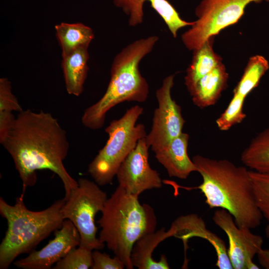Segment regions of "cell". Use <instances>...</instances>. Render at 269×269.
Here are the masks:
<instances>
[{
	"mask_svg": "<svg viewBox=\"0 0 269 269\" xmlns=\"http://www.w3.org/2000/svg\"><path fill=\"white\" fill-rule=\"evenodd\" d=\"M189 136L182 132L166 144L154 151L157 161L166 170L169 176L186 179L197 169L188 156Z\"/></svg>",
	"mask_w": 269,
	"mask_h": 269,
	"instance_id": "15",
	"label": "cell"
},
{
	"mask_svg": "<svg viewBox=\"0 0 269 269\" xmlns=\"http://www.w3.org/2000/svg\"><path fill=\"white\" fill-rule=\"evenodd\" d=\"M149 147L145 137L140 139L116 174L118 186L133 195L139 196L145 190L162 187L159 173L148 162Z\"/></svg>",
	"mask_w": 269,
	"mask_h": 269,
	"instance_id": "11",
	"label": "cell"
},
{
	"mask_svg": "<svg viewBox=\"0 0 269 269\" xmlns=\"http://www.w3.org/2000/svg\"><path fill=\"white\" fill-rule=\"evenodd\" d=\"M258 207L269 224V173L249 170Z\"/></svg>",
	"mask_w": 269,
	"mask_h": 269,
	"instance_id": "24",
	"label": "cell"
},
{
	"mask_svg": "<svg viewBox=\"0 0 269 269\" xmlns=\"http://www.w3.org/2000/svg\"><path fill=\"white\" fill-rule=\"evenodd\" d=\"M78 183V187L65 199L62 216L77 228L80 236V246L92 251L101 250L105 244L97 237L98 228L95 220L97 214L103 209L107 194L95 182L80 178Z\"/></svg>",
	"mask_w": 269,
	"mask_h": 269,
	"instance_id": "7",
	"label": "cell"
},
{
	"mask_svg": "<svg viewBox=\"0 0 269 269\" xmlns=\"http://www.w3.org/2000/svg\"><path fill=\"white\" fill-rule=\"evenodd\" d=\"M214 37L209 38L201 47L193 51L192 59L184 77L188 91L200 78L222 62L221 57L213 50Z\"/></svg>",
	"mask_w": 269,
	"mask_h": 269,
	"instance_id": "19",
	"label": "cell"
},
{
	"mask_svg": "<svg viewBox=\"0 0 269 269\" xmlns=\"http://www.w3.org/2000/svg\"><path fill=\"white\" fill-rule=\"evenodd\" d=\"M54 28L62 56L81 48H88L94 38L92 29L82 23L61 22Z\"/></svg>",
	"mask_w": 269,
	"mask_h": 269,
	"instance_id": "20",
	"label": "cell"
},
{
	"mask_svg": "<svg viewBox=\"0 0 269 269\" xmlns=\"http://www.w3.org/2000/svg\"><path fill=\"white\" fill-rule=\"evenodd\" d=\"M98 221L99 239L106 244L128 269H133L131 256L136 242L155 231L156 219L153 209L141 204L138 196L119 186L108 198Z\"/></svg>",
	"mask_w": 269,
	"mask_h": 269,
	"instance_id": "4",
	"label": "cell"
},
{
	"mask_svg": "<svg viewBox=\"0 0 269 269\" xmlns=\"http://www.w3.org/2000/svg\"><path fill=\"white\" fill-rule=\"evenodd\" d=\"M158 40V37L155 35L137 39L115 56L106 92L98 102L85 110L82 117V123L85 127L94 130L102 128L107 113L118 104L125 101H146L149 86L140 72L139 65Z\"/></svg>",
	"mask_w": 269,
	"mask_h": 269,
	"instance_id": "3",
	"label": "cell"
},
{
	"mask_svg": "<svg viewBox=\"0 0 269 269\" xmlns=\"http://www.w3.org/2000/svg\"><path fill=\"white\" fill-rule=\"evenodd\" d=\"M146 1L150 3L151 6L163 20L173 37H176L180 29L193 25V21L183 19L167 0H113L115 5L121 8L128 16L129 25L133 27L142 23L143 7Z\"/></svg>",
	"mask_w": 269,
	"mask_h": 269,
	"instance_id": "14",
	"label": "cell"
},
{
	"mask_svg": "<svg viewBox=\"0 0 269 269\" xmlns=\"http://www.w3.org/2000/svg\"><path fill=\"white\" fill-rule=\"evenodd\" d=\"M212 219L228 237L227 252L233 268L259 269L253 260L263 249V238L253 234L251 229L246 226H238L232 215L224 209L216 210Z\"/></svg>",
	"mask_w": 269,
	"mask_h": 269,
	"instance_id": "10",
	"label": "cell"
},
{
	"mask_svg": "<svg viewBox=\"0 0 269 269\" xmlns=\"http://www.w3.org/2000/svg\"><path fill=\"white\" fill-rule=\"evenodd\" d=\"M266 236L269 238V224L266 228ZM260 264L264 268L269 269V249H262L257 254Z\"/></svg>",
	"mask_w": 269,
	"mask_h": 269,
	"instance_id": "28",
	"label": "cell"
},
{
	"mask_svg": "<svg viewBox=\"0 0 269 269\" xmlns=\"http://www.w3.org/2000/svg\"><path fill=\"white\" fill-rule=\"evenodd\" d=\"M88 48H81L62 56L61 67L65 87L70 95L79 96L83 91L89 70Z\"/></svg>",
	"mask_w": 269,
	"mask_h": 269,
	"instance_id": "18",
	"label": "cell"
},
{
	"mask_svg": "<svg viewBox=\"0 0 269 269\" xmlns=\"http://www.w3.org/2000/svg\"><path fill=\"white\" fill-rule=\"evenodd\" d=\"M143 109L135 105L118 120L112 121L105 129L109 135L105 146L89 164L88 172L99 186L111 184L124 160L135 147L138 140L146 136L145 127L136 124Z\"/></svg>",
	"mask_w": 269,
	"mask_h": 269,
	"instance_id": "6",
	"label": "cell"
},
{
	"mask_svg": "<svg viewBox=\"0 0 269 269\" xmlns=\"http://www.w3.org/2000/svg\"><path fill=\"white\" fill-rule=\"evenodd\" d=\"M93 251L79 246L58 262L54 269H88L92 268Z\"/></svg>",
	"mask_w": 269,
	"mask_h": 269,
	"instance_id": "26",
	"label": "cell"
},
{
	"mask_svg": "<svg viewBox=\"0 0 269 269\" xmlns=\"http://www.w3.org/2000/svg\"><path fill=\"white\" fill-rule=\"evenodd\" d=\"M0 144L13 160L22 181V193L35 184L36 171L42 169L50 170L59 176L65 199L78 187V181L63 164L69 149L66 132L50 113L30 110L18 113Z\"/></svg>",
	"mask_w": 269,
	"mask_h": 269,
	"instance_id": "1",
	"label": "cell"
},
{
	"mask_svg": "<svg viewBox=\"0 0 269 269\" xmlns=\"http://www.w3.org/2000/svg\"><path fill=\"white\" fill-rule=\"evenodd\" d=\"M263 1L269 0H201L195 10L197 19L182 34V42L193 51L209 38L238 22L249 4Z\"/></svg>",
	"mask_w": 269,
	"mask_h": 269,
	"instance_id": "8",
	"label": "cell"
},
{
	"mask_svg": "<svg viewBox=\"0 0 269 269\" xmlns=\"http://www.w3.org/2000/svg\"><path fill=\"white\" fill-rule=\"evenodd\" d=\"M170 237L169 231L163 227L160 230L146 234L134 244L131 253V263L138 269H168L170 268L167 258L161 255L160 260L156 261L152 257L157 246L165 239Z\"/></svg>",
	"mask_w": 269,
	"mask_h": 269,
	"instance_id": "17",
	"label": "cell"
},
{
	"mask_svg": "<svg viewBox=\"0 0 269 269\" xmlns=\"http://www.w3.org/2000/svg\"><path fill=\"white\" fill-rule=\"evenodd\" d=\"M174 79V75L167 76L156 91L158 107L153 113L151 131L145 136L153 152L179 136L185 122L180 106L171 97Z\"/></svg>",
	"mask_w": 269,
	"mask_h": 269,
	"instance_id": "9",
	"label": "cell"
},
{
	"mask_svg": "<svg viewBox=\"0 0 269 269\" xmlns=\"http://www.w3.org/2000/svg\"><path fill=\"white\" fill-rule=\"evenodd\" d=\"M269 69V63L264 56L256 55L250 57L233 93L246 98L259 85Z\"/></svg>",
	"mask_w": 269,
	"mask_h": 269,
	"instance_id": "23",
	"label": "cell"
},
{
	"mask_svg": "<svg viewBox=\"0 0 269 269\" xmlns=\"http://www.w3.org/2000/svg\"><path fill=\"white\" fill-rule=\"evenodd\" d=\"M168 231L170 237L182 240L185 251L190 238L197 237L206 240L216 251L217 260L215 266L220 269H233L224 241L208 230L204 220L198 215L191 214L179 217L172 223Z\"/></svg>",
	"mask_w": 269,
	"mask_h": 269,
	"instance_id": "13",
	"label": "cell"
},
{
	"mask_svg": "<svg viewBox=\"0 0 269 269\" xmlns=\"http://www.w3.org/2000/svg\"><path fill=\"white\" fill-rule=\"evenodd\" d=\"M245 100V98L233 93V98L227 108L216 121L220 130L228 131L245 119L246 117L243 110Z\"/></svg>",
	"mask_w": 269,
	"mask_h": 269,
	"instance_id": "25",
	"label": "cell"
},
{
	"mask_svg": "<svg viewBox=\"0 0 269 269\" xmlns=\"http://www.w3.org/2000/svg\"><path fill=\"white\" fill-rule=\"evenodd\" d=\"M92 257L93 263L92 269H124L126 268L124 263L117 256L111 258L98 250L93 251Z\"/></svg>",
	"mask_w": 269,
	"mask_h": 269,
	"instance_id": "27",
	"label": "cell"
},
{
	"mask_svg": "<svg viewBox=\"0 0 269 269\" xmlns=\"http://www.w3.org/2000/svg\"><path fill=\"white\" fill-rule=\"evenodd\" d=\"M241 160L252 170L269 173V127L252 139L242 153Z\"/></svg>",
	"mask_w": 269,
	"mask_h": 269,
	"instance_id": "21",
	"label": "cell"
},
{
	"mask_svg": "<svg viewBox=\"0 0 269 269\" xmlns=\"http://www.w3.org/2000/svg\"><path fill=\"white\" fill-rule=\"evenodd\" d=\"M202 182L197 187L210 208L228 211L238 226L251 229L261 223L263 215L257 206L249 170L227 159H215L200 155L192 159Z\"/></svg>",
	"mask_w": 269,
	"mask_h": 269,
	"instance_id": "2",
	"label": "cell"
},
{
	"mask_svg": "<svg viewBox=\"0 0 269 269\" xmlns=\"http://www.w3.org/2000/svg\"><path fill=\"white\" fill-rule=\"evenodd\" d=\"M24 194L16 199L14 205L0 198V213L7 223V229L0 245V269H7L22 254H29L52 232L59 229L64 219L61 209L64 198L47 208L33 211L23 201Z\"/></svg>",
	"mask_w": 269,
	"mask_h": 269,
	"instance_id": "5",
	"label": "cell"
},
{
	"mask_svg": "<svg viewBox=\"0 0 269 269\" xmlns=\"http://www.w3.org/2000/svg\"><path fill=\"white\" fill-rule=\"evenodd\" d=\"M80 236L74 225L64 220L61 227L54 232V238L42 249L30 253L26 257L13 262L22 269H49L78 247Z\"/></svg>",
	"mask_w": 269,
	"mask_h": 269,
	"instance_id": "12",
	"label": "cell"
},
{
	"mask_svg": "<svg viewBox=\"0 0 269 269\" xmlns=\"http://www.w3.org/2000/svg\"><path fill=\"white\" fill-rule=\"evenodd\" d=\"M229 74L221 62L200 78L188 92L193 104L203 109L214 105L227 86Z\"/></svg>",
	"mask_w": 269,
	"mask_h": 269,
	"instance_id": "16",
	"label": "cell"
},
{
	"mask_svg": "<svg viewBox=\"0 0 269 269\" xmlns=\"http://www.w3.org/2000/svg\"><path fill=\"white\" fill-rule=\"evenodd\" d=\"M23 110L12 92L11 82L6 78L0 79V143L7 134L16 117L12 112Z\"/></svg>",
	"mask_w": 269,
	"mask_h": 269,
	"instance_id": "22",
	"label": "cell"
}]
</instances>
